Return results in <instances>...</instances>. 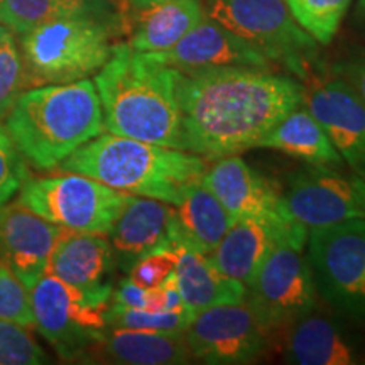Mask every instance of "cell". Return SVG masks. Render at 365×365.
<instances>
[{
    "mask_svg": "<svg viewBox=\"0 0 365 365\" xmlns=\"http://www.w3.org/2000/svg\"><path fill=\"white\" fill-rule=\"evenodd\" d=\"M307 237L303 232L281 240L247 284L245 301L271 333L317 308L318 293L304 252Z\"/></svg>",
    "mask_w": 365,
    "mask_h": 365,
    "instance_id": "obj_9",
    "label": "cell"
},
{
    "mask_svg": "<svg viewBox=\"0 0 365 365\" xmlns=\"http://www.w3.org/2000/svg\"><path fill=\"white\" fill-rule=\"evenodd\" d=\"M0 149H2L4 153L11 154V156H17V150H16V148H14L11 137L7 135V132L2 125H0Z\"/></svg>",
    "mask_w": 365,
    "mask_h": 365,
    "instance_id": "obj_37",
    "label": "cell"
},
{
    "mask_svg": "<svg viewBox=\"0 0 365 365\" xmlns=\"http://www.w3.org/2000/svg\"><path fill=\"white\" fill-rule=\"evenodd\" d=\"M181 71L164 65L153 53L125 43L112 46L108 61L95 76L103 129L144 143L182 149Z\"/></svg>",
    "mask_w": 365,
    "mask_h": 365,
    "instance_id": "obj_2",
    "label": "cell"
},
{
    "mask_svg": "<svg viewBox=\"0 0 365 365\" xmlns=\"http://www.w3.org/2000/svg\"><path fill=\"white\" fill-rule=\"evenodd\" d=\"M259 148L281 150L287 156L308 163L309 166H344L340 153L307 107L294 108L289 115L282 118L264 137Z\"/></svg>",
    "mask_w": 365,
    "mask_h": 365,
    "instance_id": "obj_25",
    "label": "cell"
},
{
    "mask_svg": "<svg viewBox=\"0 0 365 365\" xmlns=\"http://www.w3.org/2000/svg\"><path fill=\"white\" fill-rule=\"evenodd\" d=\"M282 355L296 365H352L359 362L357 346L335 319L309 312L282 328Z\"/></svg>",
    "mask_w": 365,
    "mask_h": 365,
    "instance_id": "obj_22",
    "label": "cell"
},
{
    "mask_svg": "<svg viewBox=\"0 0 365 365\" xmlns=\"http://www.w3.org/2000/svg\"><path fill=\"white\" fill-rule=\"evenodd\" d=\"M153 54L185 75L235 66L271 70L272 65L262 53L207 16L171 49Z\"/></svg>",
    "mask_w": 365,
    "mask_h": 365,
    "instance_id": "obj_16",
    "label": "cell"
},
{
    "mask_svg": "<svg viewBox=\"0 0 365 365\" xmlns=\"http://www.w3.org/2000/svg\"><path fill=\"white\" fill-rule=\"evenodd\" d=\"M176 261L178 254L175 249L161 247L139 259L129 269V279L135 284L153 289L161 284L171 272H175Z\"/></svg>",
    "mask_w": 365,
    "mask_h": 365,
    "instance_id": "obj_32",
    "label": "cell"
},
{
    "mask_svg": "<svg viewBox=\"0 0 365 365\" xmlns=\"http://www.w3.org/2000/svg\"><path fill=\"white\" fill-rule=\"evenodd\" d=\"M65 228L24 207L19 200L0 207V259L21 281L33 286L48 269L54 245Z\"/></svg>",
    "mask_w": 365,
    "mask_h": 365,
    "instance_id": "obj_17",
    "label": "cell"
},
{
    "mask_svg": "<svg viewBox=\"0 0 365 365\" xmlns=\"http://www.w3.org/2000/svg\"><path fill=\"white\" fill-rule=\"evenodd\" d=\"M117 33L115 19L75 16L19 34L26 90L71 83L98 73L110 58Z\"/></svg>",
    "mask_w": 365,
    "mask_h": 365,
    "instance_id": "obj_5",
    "label": "cell"
},
{
    "mask_svg": "<svg viewBox=\"0 0 365 365\" xmlns=\"http://www.w3.org/2000/svg\"><path fill=\"white\" fill-rule=\"evenodd\" d=\"M118 33L140 53L168 51L205 17L202 0H112Z\"/></svg>",
    "mask_w": 365,
    "mask_h": 365,
    "instance_id": "obj_14",
    "label": "cell"
},
{
    "mask_svg": "<svg viewBox=\"0 0 365 365\" xmlns=\"http://www.w3.org/2000/svg\"><path fill=\"white\" fill-rule=\"evenodd\" d=\"M303 97V83L267 68L181 73L182 150L217 161L259 148Z\"/></svg>",
    "mask_w": 365,
    "mask_h": 365,
    "instance_id": "obj_1",
    "label": "cell"
},
{
    "mask_svg": "<svg viewBox=\"0 0 365 365\" xmlns=\"http://www.w3.org/2000/svg\"><path fill=\"white\" fill-rule=\"evenodd\" d=\"M234 222L235 218L220 200L198 180L186 188L175 205L168 244L178 240L210 255Z\"/></svg>",
    "mask_w": 365,
    "mask_h": 365,
    "instance_id": "obj_24",
    "label": "cell"
},
{
    "mask_svg": "<svg viewBox=\"0 0 365 365\" xmlns=\"http://www.w3.org/2000/svg\"><path fill=\"white\" fill-rule=\"evenodd\" d=\"M202 182L235 220L257 218L282 225L296 223L287 213L277 186L239 156L217 159L205 171Z\"/></svg>",
    "mask_w": 365,
    "mask_h": 365,
    "instance_id": "obj_15",
    "label": "cell"
},
{
    "mask_svg": "<svg viewBox=\"0 0 365 365\" xmlns=\"http://www.w3.org/2000/svg\"><path fill=\"white\" fill-rule=\"evenodd\" d=\"M308 232L299 223H282L239 218L210 254L213 264L232 279L247 286L269 252L286 237Z\"/></svg>",
    "mask_w": 365,
    "mask_h": 365,
    "instance_id": "obj_18",
    "label": "cell"
},
{
    "mask_svg": "<svg viewBox=\"0 0 365 365\" xmlns=\"http://www.w3.org/2000/svg\"><path fill=\"white\" fill-rule=\"evenodd\" d=\"M330 73L344 80L365 105V48H354L345 56L336 59Z\"/></svg>",
    "mask_w": 365,
    "mask_h": 365,
    "instance_id": "obj_34",
    "label": "cell"
},
{
    "mask_svg": "<svg viewBox=\"0 0 365 365\" xmlns=\"http://www.w3.org/2000/svg\"><path fill=\"white\" fill-rule=\"evenodd\" d=\"M159 287H161L164 294V312H182V309H186L175 272H171L170 276L159 284Z\"/></svg>",
    "mask_w": 365,
    "mask_h": 365,
    "instance_id": "obj_36",
    "label": "cell"
},
{
    "mask_svg": "<svg viewBox=\"0 0 365 365\" xmlns=\"http://www.w3.org/2000/svg\"><path fill=\"white\" fill-rule=\"evenodd\" d=\"M75 16L115 19L112 0H0V24L24 34L48 22Z\"/></svg>",
    "mask_w": 365,
    "mask_h": 365,
    "instance_id": "obj_26",
    "label": "cell"
},
{
    "mask_svg": "<svg viewBox=\"0 0 365 365\" xmlns=\"http://www.w3.org/2000/svg\"><path fill=\"white\" fill-rule=\"evenodd\" d=\"M24 90L26 75L21 49L12 31L0 24V122Z\"/></svg>",
    "mask_w": 365,
    "mask_h": 365,
    "instance_id": "obj_29",
    "label": "cell"
},
{
    "mask_svg": "<svg viewBox=\"0 0 365 365\" xmlns=\"http://www.w3.org/2000/svg\"><path fill=\"white\" fill-rule=\"evenodd\" d=\"M105 318H107V327L182 333L188 328L193 314L188 309H182V312H149V309L127 308L122 304L110 303Z\"/></svg>",
    "mask_w": 365,
    "mask_h": 365,
    "instance_id": "obj_28",
    "label": "cell"
},
{
    "mask_svg": "<svg viewBox=\"0 0 365 365\" xmlns=\"http://www.w3.org/2000/svg\"><path fill=\"white\" fill-rule=\"evenodd\" d=\"M81 359L122 365H182L193 360L185 331L164 333L107 327Z\"/></svg>",
    "mask_w": 365,
    "mask_h": 365,
    "instance_id": "obj_21",
    "label": "cell"
},
{
    "mask_svg": "<svg viewBox=\"0 0 365 365\" xmlns=\"http://www.w3.org/2000/svg\"><path fill=\"white\" fill-rule=\"evenodd\" d=\"M303 105L327 132L344 163L365 180V105L335 75H322L304 85Z\"/></svg>",
    "mask_w": 365,
    "mask_h": 365,
    "instance_id": "obj_13",
    "label": "cell"
},
{
    "mask_svg": "<svg viewBox=\"0 0 365 365\" xmlns=\"http://www.w3.org/2000/svg\"><path fill=\"white\" fill-rule=\"evenodd\" d=\"M58 168L93 178L127 195L148 196L175 207L186 188L202 180L207 163L188 150L107 132L76 149Z\"/></svg>",
    "mask_w": 365,
    "mask_h": 365,
    "instance_id": "obj_4",
    "label": "cell"
},
{
    "mask_svg": "<svg viewBox=\"0 0 365 365\" xmlns=\"http://www.w3.org/2000/svg\"><path fill=\"white\" fill-rule=\"evenodd\" d=\"M36 330L59 357L81 359L107 328L112 293H86L44 272L31 289Z\"/></svg>",
    "mask_w": 365,
    "mask_h": 365,
    "instance_id": "obj_10",
    "label": "cell"
},
{
    "mask_svg": "<svg viewBox=\"0 0 365 365\" xmlns=\"http://www.w3.org/2000/svg\"><path fill=\"white\" fill-rule=\"evenodd\" d=\"M113 250L105 235L65 228L49 257L46 272L86 293H113Z\"/></svg>",
    "mask_w": 365,
    "mask_h": 365,
    "instance_id": "obj_20",
    "label": "cell"
},
{
    "mask_svg": "<svg viewBox=\"0 0 365 365\" xmlns=\"http://www.w3.org/2000/svg\"><path fill=\"white\" fill-rule=\"evenodd\" d=\"M129 196L93 178L63 173L43 178L24 176L19 202L54 225L108 235Z\"/></svg>",
    "mask_w": 365,
    "mask_h": 365,
    "instance_id": "obj_8",
    "label": "cell"
},
{
    "mask_svg": "<svg viewBox=\"0 0 365 365\" xmlns=\"http://www.w3.org/2000/svg\"><path fill=\"white\" fill-rule=\"evenodd\" d=\"M112 303L127 308L149 309V312H164V294L161 287H143L130 281L129 277L118 282L117 289L112 293Z\"/></svg>",
    "mask_w": 365,
    "mask_h": 365,
    "instance_id": "obj_33",
    "label": "cell"
},
{
    "mask_svg": "<svg viewBox=\"0 0 365 365\" xmlns=\"http://www.w3.org/2000/svg\"><path fill=\"white\" fill-rule=\"evenodd\" d=\"M282 198L291 218L308 230L365 220V180L336 168L309 166L294 173Z\"/></svg>",
    "mask_w": 365,
    "mask_h": 365,
    "instance_id": "obj_12",
    "label": "cell"
},
{
    "mask_svg": "<svg viewBox=\"0 0 365 365\" xmlns=\"http://www.w3.org/2000/svg\"><path fill=\"white\" fill-rule=\"evenodd\" d=\"M307 245L318 298L365 325V220L309 228Z\"/></svg>",
    "mask_w": 365,
    "mask_h": 365,
    "instance_id": "obj_7",
    "label": "cell"
},
{
    "mask_svg": "<svg viewBox=\"0 0 365 365\" xmlns=\"http://www.w3.org/2000/svg\"><path fill=\"white\" fill-rule=\"evenodd\" d=\"M33 330L19 323L0 319V365H39L48 355L33 336Z\"/></svg>",
    "mask_w": 365,
    "mask_h": 365,
    "instance_id": "obj_31",
    "label": "cell"
},
{
    "mask_svg": "<svg viewBox=\"0 0 365 365\" xmlns=\"http://www.w3.org/2000/svg\"><path fill=\"white\" fill-rule=\"evenodd\" d=\"M14 148L39 170H54L103 132L102 105L88 78L21 91L4 118Z\"/></svg>",
    "mask_w": 365,
    "mask_h": 365,
    "instance_id": "obj_3",
    "label": "cell"
},
{
    "mask_svg": "<svg viewBox=\"0 0 365 365\" xmlns=\"http://www.w3.org/2000/svg\"><path fill=\"white\" fill-rule=\"evenodd\" d=\"M166 247L176 250V281L185 307L191 314L223 303L245 299L247 286L223 274L210 255L182 242L171 240Z\"/></svg>",
    "mask_w": 365,
    "mask_h": 365,
    "instance_id": "obj_23",
    "label": "cell"
},
{
    "mask_svg": "<svg viewBox=\"0 0 365 365\" xmlns=\"http://www.w3.org/2000/svg\"><path fill=\"white\" fill-rule=\"evenodd\" d=\"M24 176V170L17 163V156H11L0 149V207L6 205L21 188Z\"/></svg>",
    "mask_w": 365,
    "mask_h": 365,
    "instance_id": "obj_35",
    "label": "cell"
},
{
    "mask_svg": "<svg viewBox=\"0 0 365 365\" xmlns=\"http://www.w3.org/2000/svg\"><path fill=\"white\" fill-rule=\"evenodd\" d=\"M293 19L318 44H330L352 0H284Z\"/></svg>",
    "mask_w": 365,
    "mask_h": 365,
    "instance_id": "obj_27",
    "label": "cell"
},
{
    "mask_svg": "<svg viewBox=\"0 0 365 365\" xmlns=\"http://www.w3.org/2000/svg\"><path fill=\"white\" fill-rule=\"evenodd\" d=\"M205 16L227 27L269 61L304 81L314 76L318 43L293 19L284 0H207Z\"/></svg>",
    "mask_w": 365,
    "mask_h": 365,
    "instance_id": "obj_6",
    "label": "cell"
},
{
    "mask_svg": "<svg viewBox=\"0 0 365 365\" xmlns=\"http://www.w3.org/2000/svg\"><path fill=\"white\" fill-rule=\"evenodd\" d=\"M0 319L19 323L29 330H36L31 289L2 259H0Z\"/></svg>",
    "mask_w": 365,
    "mask_h": 365,
    "instance_id": "obj_30",
    "label": "cell"
},
{
    "mask_svg": "<svg viewBox=\"0 0 365 365\" xmlns=\"http://www.w3.org/2000/svg\"><path fill=\"white\" fill-rule=\"evenodd\" d=\"M355 24L360 31H362V34L365 36V0H357V7H355Z\"/></svg>",
    "mask_w": 365,
    "mask_h": 365,
    "instance_id": "obj_38",
    "label": "cell"
},
{
    "mask_svg": "<svg viewBox=\"0 0 365 365\" xmlns=\"http://www.w3.org/2000/svg\"><path fill=\"white\" fill-rule=\"evenodd\" d=\"M173 217V205L148 196L130 195L108 234L113 257H117L120 267L129 272L144 255L166 247Z\"/></svg>",
    "mask_w": 365,
    "mask_h": 365,
    "instance_id": "obj_19",
    "label": "cell"
},
{
    "mask_svg": "<svg viewBox=\"0 0 365 365\" xmlns=\"http://www.w3.org/2000/svg\"><path fill=\"white\" fill-rule=\"evenodd\" d=\"M269 335L271 331L245 299L195 313L185 330L193 359L212 365L255 362L266 352Z\"/></svg>",
    "mask_w": 365,
    "mask_h": 365,
    "instance_id": "obj_11",
    "label": "cell"
}]
</instances>
